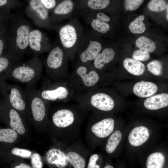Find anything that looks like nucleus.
<instances>
[{
	"mask_svg": "<svg viewBox=\"0 0 168 168\" xmlns=\"http://www.w3.org/2000/svg\"><path fill=\"white\" fill-rule=\"evenodd\" d=\"M57 103L49 106L48 128L56 146L65 149L78 138L89 111L79 104Z\"/></svg>",
	"mask_w": 168,
	"mask_h": 168,
	"instance_id": "nucleus-1",
	"label": "nucleus"
},
{
	"mask_svg": "<svg viewBox=\"0 0 168 168\" xmlns=\"http://www.w3.org/2000/svg\"><path fill=\"white\" fill-rule=\"evenodd\" d=\"M31 24L20 13L11 14L7 52L22 59L29 48Z\"/></svg>",
	"mask_w": 168,
	"mask_h": 168,
	"instance_id": "nucleus-2",
	"label": "nucleus"
},
{
	"mask_svg": "<svg viewBox=\"0 0 168 168\" xmlns=\"http://www.w3.org/2000/svg\"><path fill=\"white\" fill-rule=\"evenodd\" d=\"M105 114L92 112L89 117L85 139L86 147L91 152L103 144L116 129L114 119Z\"/></svg>",
	"mask_w": 168,
	"mask_h": 168,
	"instance_id": "nucleus-3",
	"label": "nucleus"
},
{
	"mask_svg": "<svg viewBox=\"0 0 168 168\" xmlns=\"http://www.w3.org/2000/svg\"><path fill=\"white\" fill-rule=\"evenodd\" d=\"M52 29L57 32L58 40L69 59L73 61L84 31L78 17L73 15L66 23L54 26Z\"/></svg>",
	"mask_w": 168,
	"mask_h": 168,
	"instance_id": "nucleus-4",
	"label": "nucleus"
},
{
	"mask_svg": "<svg viewBox=\"0 0 168 168\" xmlns=\"http://www.w3.org/2000/svg\"><path fill=\"white\" fill-rule=\"evenodd\" d=\"M44 62L47 78L54 82L68 83L69 59L58 39L52 44Z\"/></svg>",
	"mask_w": 168,
	"mask_h": 168,
	"instance_id": "nucleus-5",
	"label": "nucleus"
},
{
	"mask_svg": "<svg viewBox=\"0 0 168 168\" xmlns=\"http://www.w3.org/2000/svg\"><path fill=\"white\" fill-rule=\"evenodd\" d=\"M43 63L35 56L29 60L19 62L11 68L0 77L25 84L26 86L36 85L42 74Z\"/></svg>",
	"mask_w": 168,
	"mask_h": 168,
	"instance_id": "nucleus-6",
	"label": "nucleus"
},
{
	"mask_svg": "<svg viewBox=\"0 0 168 168\" xmlns=\"http://www.w3.org/2000/svg\"><path fill=\"white\" fill-rule=\"evenodd\" d=\"M100 71L91 64H75L68 83L75 94H81L98 88L101 78Z\"/></svg>",
	"mask_w": 168,
	"mask_h": 168,
	"instance_id": "nucleus-7",
	"label": "nucleus"
},
{
	"mask_svg": "<svg viewBox=\"0 0 168 168\" xmlns=\"http://www.w3.org/2000/svg\"><path fill=\"white\" fill-rule=\"evenodd\" d=\"M97 88L81 94H75L73 100L89 111L107 114L114 110V100L110 93Z\"/></svg>",
	"mask_w": 168,
	"mask_h": 168,
	"instance_id": "nucleus-8",
	"label": "nucleus"
},
{
	"mask_svg": "<svg viewBox=\"0 0 168 168\" xmlns=\"http://www.w3.org/2000/svg\"><path fill=\"white\" fill-rule=\"evenodd\" d=\"M24 93L27 102L29 118L36 125L48 128L49 123L48 104L40 97L36 85L26 86Z\"/></svg>",
	"mask_w": 168,
	"mask_h": 168,
	"instance_id": "nucleus-9",
	"label": "nucleus"
},
{
	"mask_svg": "<svg viewBox=\"0 0 168 168\" xmlns=\"http://www.w3.org/2000/svg\"><path fill=\"white\" fill-rule=\"evenodd\" d=\"M98 33L91 28L84 31L76 56L75 64H91L102 48Z\"/></svg>",
	"mask_w": 168,
	"mask_h": 168,
	"instance_id": "nucleus-10",
	"label": "nucleus"
},
{
	"mask_svg": "<svg viewBox=\"0 0 168 168\" xmlns=\"http://www.w3.org/2000/svg\"><path fill=\"white\" fill-rule=\"evenodd\" d=\"M41 98L48 104L68 103L75 93L66 82H56L46 78L38 90Z\"/></svg>",
	"mask_w": 168,
	"mask_h": 168,
	"instance_id": "nucleus-11",
	"label": "nucleus"
},
{
	"mask_svg": "<svg viewBox=\"0 0 168 168\" xmlns=\"http://www.w3.org/2000/svg\"><path fill=\"white\" fill-rule=\"evenodd\" d=\"M0 92L4 100L18 111L24 119L28 117L29 113L24 92L18 85L7 83L0 77Z\"/></svg>",
	"mask_w": 168,
	"mask_h": 168,
	"instance_id": "nucleus-12",
	"label": "nucleus"
},
{
	"mask_svg": "<svg viewBox=\"0 0 168 168\" xmlns=\"http://www.w3.org/2000/svg\"><path fill=\"white\" fill-rule=\"evenodd\" d=\"M68 161L73 168H85L91 152L79 137L64 149Z\"/></svg>",
	"mask_w": 168,
	"mask_h": 168,
	"instance_id": "nucleus-13",
	"label": "nucleus"
},
{
	"mask_svg": "<svg viewBox=\"0 0 168 168\" xmlns=\"http://www.w3.org/2000/svg\"><path fill=\"white\" fill-rule=\"evenodd\" d=\"M0 119L19 135L26 133L25 119L17 110L12 107L4 100L0 103Z\"/></svg>",
	"mask_w": 168,
	"mask_h": 168,
	"instance_id": "nucleus-14",
	"label": "nucleus"
},
{
	"mask_svg": "<svg viewBox=\"0 0 168 168\" xmlns=\"http://www.w3.org/2000/svg\"><path fill=\"white\" fill-rule=\"evenodd\" d=\"M27 1L25 12L28 17L38 26L52 29L49 12L44 7L40 0Z\"/></svg>",
	"mask_w": 168,
	"mask_h": 168,
	"instance_id": "nucleus-15",
	"label": "nucleus"
},
{
	"mask_svg": "<svg viewBox=\"0 0 168 168\" xmlns=\"http://www.w3.org/2000/svg\"><path fill=\"white\" fill-rule=\"evenodd\" d=\"M76 10V0H61L50 12V20L52 27L60 24L64 21L69 19Z\"/></svg>",
	"mask_w": 168,
	"mask_h": 168,
	"instance_id": "nucleus-16",
	"label": "nucleus"
},
{
	"mask_svg": "<svg viewBox=\"0 0 168 168\" xmlns=\"http://www.w3.org/2000/svg\"><path fill=\"white\" fill-rule=\"evenodd\" d=\"M52 44L46 35L42 31L33 28L30 32L29 47L35 56L48 52Z\"/></svg>",
	"mask_w": 168,
	"mask_h": 168,
	"instance_id": "nucleus-17",
	"label": "nucleus"
},
{
	"mask_svg": "<svg viewBox=\"0 0 168 168\" xmlns=\"http://www.w3.org/2000/svg\"><path fill=\"white\" fill-rule=\"evenodd\" d=\"M44 158L49 165L56 168H69V164L64 149L56 146L49 149L46 152Z\"/></svg>",
	"mask_w": 168,
	"mask_h": 168,
	"instance_id": "nucleus-18",
	"label": "nucleus"
},
{
	"mask_svg": "<svg viewBox=\"0 0 168 168\" xmlns=\"http://www.w3.org/2000/svg\"><path fill=\"white\" fill-rule=\"evenodd\" d=\"M150 133V130L147 127L142 125L137 126L129 133L128 138V142L133 147H141L149 140Z\"/></svg>",
	"mask_w": 168,
	"mask_h": 168,
	"instance_id": "nucleus-19",
	"label": "nucleus"
},
{
	"mask_svg": "<svg viewBox=\"0 0 168 168\" xmlns=\"http://www.w3.org/2000/svg\"><path fill=\"white\" fill-rule=\"evenodd\" d=\"M115 55V52L112 48H102L91 65L96 69L100 71L114 59Z\"/></svg>",
	"mask_w": 168,
	"mask_h": 168,
	"instance_id": "nucleus-20",
	"label": "nucleus"
},
{
	"mask_svg": "<svg viewBox=\"0 0 168 168\" xmlns=\"http://www.w3.org/2000/svg\"><path fill=\"white\" fill-rule=\"evenodd\" d=\"M19 135L16 132L9 128H0V153L10 149L12 145L18 139Z\"/></svg>",
	"mask_w": 168,
	"mask_h": 168,
	"instance_id": "nucleus-21",
	"label": "nucleus"
},
{
	"mask_svg": "<svg viewBox=\"0 0 168 168\" xmlns=\"http://www.w3.org/2000/svg\"><path fill=\"white\" fill-rule=\"evenodd\" d=\"M158 90V87L155 83L147 81H140L136 83L133 88L134 93L137 96L146 98L152 96Z\"/></svg>",
	"mask_w": 168,
	"mask_h": 168,
	"instance_id": "nucleus-22",
	"label": "nucleus"
},
{
	"mask_svg": "<svg viewBox=\"0 0 168 168\" xmlns=\"http://www.w3.org/2000/svg\"><path fill=\"white\" fill-rule=\"evenodd\" d=\"M143 105L147 109L157 110L168 105V94L163 93L150 96L144 101Z\"/></svg>",
	"mask_w": 168,
	"mask_h": 168,
	"instance_id": "nucleus-23",
	"label": "nucleus"
},
{
	"mask_svg": "<svg viewBox=\"0 0 168 168\" xmlns=\"http://www.w3.org/2000/svg\"><path fill=\"white\" fill-rule=\"evenodd\" d=\"M167 158L162 152L157 151L149 154L143 163V168H167Z\"/></svg>",
	"mask_w": 168,
	"mask_h": 168,
	"instance_id": "nucleus-24",
	"label": "nucleus"
},
{
	"mask_svg": "<svg viewBox=\"0 0 168 168\" xmlns=\"http://www.w3.org/2000/svg\"><path fill=\"white\" fill-rule=\"evenodd\" d=\"M122 138L121 131L119 129H115L103 143L105 151L108 156L112 157L114 155Z\"/></svg>",
	"mask_w": 168,
	"mask_h": 168,
	"instance_id": "nucleus-25",
	"label": "nucleus"
},
{
	"mask_svg": "<svg viewBox=\"0 0 168 168\" xmlns=\"http://www.w3.org/2000/svg\"><path fill=\"white\" fill-rule=\"evenodd\" d=\"M123 66L129 73L135 76H140L144 73L145 66L141 62L130 58H126L123 62Z\"/></svg>",
	"mask_w": 168,
	"mask_h": 168,
	"instance_id": "nucleus-26",
	"label": "nucleus"
},
{
	"mask_svg": "<svg viewBox=\"0 0 168 168\" xmlns=\"http://www.w3.org/2000/svg\"><path fill=\"white\" fill-rule=\"evenodd\" d=\"M21 59L8 53L0 56V77L14 65L19 63Z\"/></svg>",
	"mask_w": 168,
	"mask_h": 168,
	"instance_id": "nucleus-27",
	"label": "nucleus"
},
{
	"mask_svg": "<svg viewBox=\"0 0 168 168\" xmlns=\"http://www.w3.org/2000/svg\"><path fill=\"white\" fill-rule=\"evenodd\" d=\"M21 4V1L16 0H0V13L9 17L11 10Z\"/></svg>",
	"mask_w": 168,
	"mask_h": 168,
	"instance_id": "nucleus-28",
	"label": "nucleus"
},
{
	"mask_svg": "<svg viewBox=\"0 0 168 168\" xmlns=\"http://www.w3.org/2000/svg\"><path fill=\"white\" fill-rule=\"evenodd\" d=\"M136 46L140 49L148 53H152L155 50V43L150 39L145 36H141L136 41Z\"/></svg>",
	"mask_w": 168,
	"mask_h": 168,
	"instance_id": "nucleus-29",
	"label": "nucleus"
},
{
	"mask_svg": "<svg viewBox=\"0 0 168 168\" xmlns=\"http://www.w3.org/2000/svg\"><path fill=\"white\" fill-rule=\"evenodd\" d=\"M32 154L31 151L29 150L14 147L5 152L0 153V157L3 159L11 155H14L23 158H28L30 157Z\"/></svg>",
	"mask_w": 168,
	"mask_h": 168,
	"instance_id": "nucleus-30",
	"label": "nucleus"
},
{
	"mask_svg": "<svg viewBox=\"0 0 168 168\" xmlns=\"http://www.w3.org/2000/svg\"><path fill=\"white\" fill-rule=\"evenodd\" d=\"M145 16L141 15L136 17L129 25L130 31L134 34H141L146 29L145 24L143 22Z\"/></svg>",
	"mask_w": 168,
	"mask_h": 168,
	"instance_id": "nucleus-31",
	"label": "nucleus"
},
{
	"mask_svg": "<svg viewBox=\"0 0 168 168\" xmlns=\"http://www.w3.org/2000/svg\"><path fill=\"white\" fill-rule=\"evenodd\" d=\"M104 161L100 154H93L89 156L86 168H102Z\"/></svg>",
	"mask_w": 168,
	"mask_h": 168,
	"instance_id": "nucleus-32",
	"label": "nucleus"
},
{
	"mask_svg": "<svg viewBox=\"0 0 168 168\" xmlns=\"http://www.w3.org/2000/svg\"><path fill=\"white\" fill-rule=\"evenodd\" d=\"M9 33V22L0 32V56L7 52Z\"/></svg>",
	"mask_w": 168,
	"mask_h": 168,
	"instance_id": "nucleus-33",
	"label": "nucleus"
},
{
	"mask_svg": "<svg viewBox=\"0 0 168 168\" xmlns=\"http://www.w3.org/2000/svg\"><path fill=\"white\" fill-rule=\"evenodd\" d=\"M166 7L165 1L163 0H152L147 4V7L150 11L154 12H160L164 10Z\"/></svg>",
	"mask_w": 168,
	"mask_h": 168,
	"instance_id": "nucleus-34",
	"label": "nucleus"
},
{
	"mask_svg": "<svg viewBox=\"0 0 168 168\" xmlns=\"http://www.w3.org/2000/svg\"><path fill=\"white\" fill-rule=\"evenodd\" d=\"M148 70L156 76H160L162 73L161 63L158 60H155L149 62L147 65Z\"/></svg>",
	"mask_w": 168,
	"mask_h": 168,
	"instance_id": "nucleus-35",
	"label": "nucleus"
},
{
	"mask_svg": "<svg viewBox=\"0 0 168 168\" xmlns=\"http://www.w3.org/2000/svg\"><path fill=\"white\" fill-rule=\"evenodd\" d=\"M133 59L139 61H145L150 58L149 53L140 49L135 50L132 55Z\"/></svg>",
	"mask_w": 168,
	"mask_h": 168,
	"instance_id": "nucleus-36",
	"label": "nucleus"
},
{
	"mask_svg": "<svg viewBox=\"0 0 168 168\" xmlns=\"http://www.w3.org/2000/svg\"><path fill=\"white\" fill-rule=\"evenodd\" d=\"M144 0H126L124 1L125 9L127 10L133 11L138 9L143 2Z\"/></svg>",
	"mask_w": 168,
	"mask_h": 168,
	"instance_id": "nucleus-37",
	"label": "nucleus"
},
{
	"mask_svg": "<svg viewBox=\"0 0 168 168\" xmlns=\"http://www.w3.org/2000/svg\"><path fill=\"white\" fill-rule=\"evenodd\" d=\"M30 158L32 168H43V162L39 154L36 152L32 153Z\"/></svg>",
	"mask_w": 168,
	"mask_h": 168,
	"instance_id": "nucleus-38",
	"label": "nucleus"
},
{
	"mask_svg": "<svg viewBox=\"0 0 168 168\" xmlns=\"http://www.w3.org/2000/svg\"><path fill=\"white\" fill-rule=\"evenodd\" d=\"M61 0H40L44 7L49 12L52 11Z\"/></svg>",
	"mask_w": 168,
	"mask_h": 168,
	"instance_id": "nucleus-39",
	"label": "nucleus"
},
{
	"mask_svg": "<svg viewBox=\"0 0 168 168\" xmlns=\"http://www.w3.org/2000/svg\"><path fill=\"white\" fill-rule=\"evenodd\" d=\"M9 18L0 17V32L8 24Z\"/></svg>",
	"mask_w": 168,
	"mask_h": 168,
	"instance_id": "nucleus-40",
	"label": "nucleus"
},
{
	"mask_svg": "<svg viewBox=\"0 0 168 168\" xmlns=\"http://www.w3.org/2000/svg\"><path fill=\"white\" fill-rule=\"evenodd\" d=\"M14 168H32L30 165L23 163L16 166Z\"/></svg>",
	"mask_w": 168,
	"mask_h": 168,
	"instance_id": "nucleus-41",
	"label": "nucleus"
},
{
	"mask_svg": "<svg viewBox=\"0 0 168 168\" xmlns=\"http://www.w3.org/2000/svg\"><path fill=\"white\" fill-rule=\"evenodd\" d=\"M102 168H114L112 164L109 162H105Z\"/></svg>",
	"mask_w": 168,
	"mask_h": 168,
	"instance_id": "nucleus-42",
	"label": "nucleus"
},
{
	"mask_svg": "<svg viewBox=\"0 0 168 168\" xmlns=\"http://www.w3.org/2000/svg\"><path fill=\"white\" fill-rule=\"evenodd\" d=\"M168 4H167V6H166V18H167V20H168Z\"/></svg>",
	"mask_w": 168,
	"mask_h": 168,
	"instance_id": "nucleus-43",
	"label": "nucleus"
},
{
	"mask_svg": "<svg viewBox=\"0 0 168 168\" xmlns=\"http://www.w3.org/2000/svg\"><path fill=\"white\" fill-rule=\"evenodd\" d=\"M117 168H125V167L124 166L121 165L119 166Z\"/></svg>",
	"mask_w": 168,
	"mask_h": 168,
	"instance_id": "nucleus-44",
	"label": "nucleus"
},
{
	"mask_svg": "<svg viewBox=\"0 0 168 168\" xmlns=\"http://www.w3.org/2000/svg\"><path fill=\"white\" fill-rule=\"evenodd\" d=\"M0 17H3V18H9V17H5L2 15L1 13H0Z\"/></svg>",
	"mask_w": 168,
	"mask_h": 168,
	"instance_id": "nucleus-45",
	"label": "nucleus"
},
{
	"mask_svg": "<svg viewBox=\"0 0 168 168\" xmlns=\"http://www.w3.org/2000/svg\"><path fill=\"white\" fill-rule=\"evenodd\" d=\"M1 110L0 107V115H1Z\"/></svg>",
	"mask_w": 168,
	"mask_h": 168,
	"instance_id": "nucleus-46",
	"label": "nucleus"
},
{
	"mask_svg": "<svg viewBox=\"0 0 168 168\" xmlns=\"http://www.w3.org/2000/svg\"><path fill=\"white\" fill-rule=\"evenodd\" d=\"M0 128H1L0 127Z\"/></svg>",
	"mask_w": 168,
	"mask_h": 168,
	"instance_id": "nucleus-47",
	"label": "nucleus"
},
{
	"mask_svg": "<svg viewBox=\"0 0 168 168\" xmlns=\"http://www.w3.org/2000/svg\"><path fill=\"white\" fill-rule=\"evenodd\" d=\"M85 168H86V167Z\"/></svg>",
	"mask_w": 168,
	"mask_h": 168,
	"instance_id": "nucleus-48",
	"label": "nucleus"
}]
</instances>
